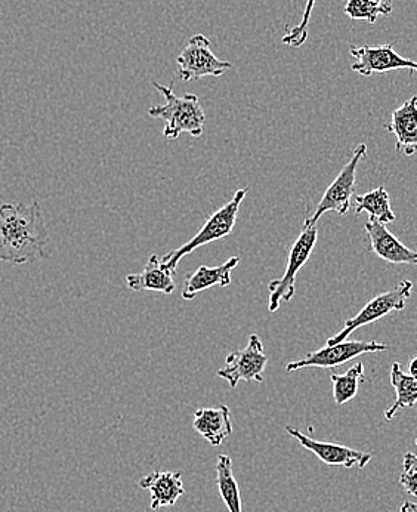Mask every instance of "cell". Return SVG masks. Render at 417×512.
Masks as SVG:
<instances>
[{
	"label": "cell",
	"mask_w": 417,
	"mask_h": 512,
	"mask_svg": "<svg viewBox=\"0 0 417 512\" xmlns=\"http://www.w3.org/2000/svg\"><path fill=\"white\" fill-rule=\"evenodd\" d=\"M48 243L39 202L0 206V261L21 265L45 258Z\"/></svg>",
	"instance_id": "obj_1"
},
{
	"label": "cell",
	"mask_w": 417,
	"mask_h": 512,
	"mask_svg": "<svg viewBox=\"0 0 417 512\" xmlns=\"http://www.w3.org/2000/svg\"><path fill=\"white\" fill-rule=\"evenodd\" d=\"M153 86L165 97L166 103L151 107L148 114L165 122L163 137L166 140H178L181 134H188L194 138L202 137L206 114L197 95L187 94L178 97L169 86L157 82H154Z\"/></svg>",
	"instance_id": "obj_2"
},
{
	"label": "cell",
	"mask_w": 417,
	"mask_h": 512,
	"mask_svg": "<svg viewBox=\"0 0 417 512\" xmlns=\"http://www.w3.org/2000/svg\"><path fill=\"white\" fill-rule=\"evenodd\" d=\"M246 194L247 188L237 190L230 202L225 203L222 208H219L218 211L210 215L193 239L188 240L184 245L179 246V248L163 256V264L175 274L176 268H178V264L184 256L191 254V252L196 251V249L202 248V246L209 245V243L230 236V234L233 233L234 225H236L237 222V215H239L240 205H242Z\"/></svg>",
	"instance_id": "obj_3"
},
{
	"label": "cell",
	"mask_w": 417,
	"mask_h": 512,
	"mask_svg": "<svg viewBox=\"0 0 417 512\" xmlns=\"http://www.w3.org/2000/svg\"><path fill=\"white\" fill-rule=\"evenodd\" d=\"M317 240V225H311V227H304L298 239L293 243L289 259H287L286 271H284L280 279L273 280L268 285V291H270L268 310H270V313H276L278 308H280L281 302L292 301L296 291V276H298L302 267L307 264L311 255H313Z\"/></svg>",
	"instance_id": "obj_4"
},
{
	"label": "cell",
	"mask_w": 417,
	"mask_h": 512,
	"mask_svg": "<svg viewBox=\"0 0 417 512\" xmlns=\"http://www.w3.org/2000/svg\"><path fill=\"white\" fill-rule=\"evenodd\" d=\"M367 146L360 144L352 153L351 159L345 163L338 177L329 185L321 197L320 203L314 209L311 218L305 220L304 227L317 225L318 220L327 212H336L339 215H347L351 209L352 199L355 196V181H357V168L363 157H366Z\"/></svg>",
	"instance_id": "obj_5"
},
{
	"label": "cell",
	"mask_w": 417,
	"mask_h": 512,
	"mask_svg": "<svg viewBox=\"0 0 417 512\" xmlns=\"http://www.w3.org/2000/svg\"><path fill=\"white\" fill-rule=\"evenodd\" d=\"M413 283L409 280H403L397 288L391 291L381 293L375 296L372 301L367 302L366 307L357 314V316L348 319L345 322L344 329L338 335L330 336L326 345L339 344V342L347 341L349 335L355 330L364 328V326L372 325L383 317L388 316L392 311H403L406 308L407 301L412 296Z\"/></svg>",
	"instance_id": "obj_6"
},
{
	"label": "cell",
	"mask_w": 417,
	"mask_h": 512,
	"mask_svg": "<svg viewBox=\"0 0 417 512\" xmlns=\"http://www.w3.org/2000/svg\"><path fill=\"white\" fill-rule=\"evenodd\" d=\"M179 76L184 82L203 79V77H219L228 72L233 64L219 60L212 49L210 40L205 35H194L188 40L187 46L182 49L176 58Z\"/></svg>",
	"instance_id": "obj_7"
},
{
	"label": "cell",
	"mask_w": 417,
	"mask_h": 512,
	"mask_svg": "<svg viewBox=\"0 0 417 512\" xmlns=\"http://www.w3.org/2000/svg\"><path fill=\"white\" fill-rule=\"evenodd\" d=\"M268 357L264 345L256 333L249 336V342L243 350L234 351L225 359V366L216 372L219 378L236 388L240 381L264 382L265 367Z\"/></svg>",
	"instance_id": "obj_8"
},
{
	"label": "cell",
	"mask_w": 417,
	"mask_h": 512,
	"mask_svg": "<svg viewBox=\"0 0 417 512\" xmlns=\"http://www.w3.org/2000/svg\"><path fill=\"white\" fill-rule=\"evenodd\" d=\"M388 350V345L376 341H342L339 344L326 345L320 350L307 354L304 359L287 363L286 372L292 373L305 367H321L335 369L344 363L351 362L363 354L379 353Z\"/></svg>",
	"instance_id": "obj_9"
},
{
	"label": "cell",
	"mask_w": 417,
	"mask_h": 512,
	"mask_svg": "<svg viewBox=\"0 0 417 512\" xmlns=\"http://www.w3.org/2000/svg\"><path fill=\"white\" fill-rule=\"evenodd\" d=\"M286 431L290 437L298 440L302 447L310 450L323 464L329 465V467H342L351 470L354 467L364 468L372 461V453L351 449L344 444L311 439L292 425H287Z\"/></svg>",
	"instance_id": "obj_10"
},
{
	"label": "cell",
	"mask_w": 417,
	"mask_h": 512,
	"mask_svg": "<svg viewBox=\"0 0 417 512\" xmlns=\"http://www.w3.org/2000/svg\"><path fill=\"white\" fill-rule=\"evenodd\" d=\"M351 57L355 58L352 72L370 77L375 73H388L394 70H416L417 64L409 58L401 57L391 43L381 46H351Z\"/></svg>",
	"instance_id": "obj_11"
},
{
	"label": "cell",
	"mask_w": 417,
	"mask_h": 512,
	"mask_svg": "<svg viewBox=\"0 0 417 512\" xmlns=\"http://www.w3.org/2000/svg\"><path fill=\"white\" fill-rule=\"evenodd\" d=\"M369 236L370 251L375 252L383 261L395 265H416L417 254L397 239L385 224L369 220L364 225Z\"/></svg>",
	"instance_id": "obj_12"
},
{
	"label": "cell",
	"mask_w": 417,
	"mask_h": 512,
	"mask_svg": "<svg viewBox=\"0 0 417 512\" xmlns=\"http://www.w3.org/2000/svg\"><path fill=\"white\" fill-rule=\"evenodd\" d=\"M240 264L239 256L225 261L218 267H208V265H200L194 273L185 279L184 289H182V299L185 301H193L199 293L209 291L215 288H227L231 285V273L236 270Z\"/></svg>",
	"instance_id": "obj_13"
},
{
	"label": "cell",
	"mask_w": 417,
	"mask_h": 512,
	"mask_svg": "<svg viewBox=\"0 0 417 512\" xmlns=\"http://www.w3.org/2000/svg\"><path fill=\"white\" fill-rule=\"evenodd\" d=\"M139 487L151 493V510L163 507H174L176 501L184 495L182 473L171 471H154L139 480Z\"/></svg>",
	"instance_id": "obj_14"
},
{
	"label": "cell",
	"mask_w": 417,
	"mask_h": 512,
	"mask_svg": "<svg viewBox=\"0 0 417 512\" xmlns=\"http://www.w3.org/2000/svg\"><path fill=\"white\" fill-rule=\"evenodd\" d=\"M126 286L135 292H159L165 295H172L176 288L174 273L163 264L159 255L150 256L142 273L129 274Z\"/></svg>",
	"instance_id": "obj_15"
},
{
	"label": "cell",
	"mask_w": 417,
	"mask_h": 512,
	"mask_svg": "<svg viewBox=\"0 0 417 512\" xmlns=\"http://www.w3.org/2000/svg\"><path fill=\"white\" fill-rule=\"evenodd\" d=\"M416 97L392 111L391 123L386 126L395 137V150L406 156H413L417 150V107Z\"/></svg>",
	"instance_id": "obj_16"
},
{
	"label": "cell",
	"mask_w": 417,
	"mask_h": 512,
	"mask_svg": "<svg viewBox=\"0 0 417 512\" xmlns=\"http://www.w3.org/2000/svg\"><path fill=\"white\" fill-rule=\"evenodd\" d=\"M193 427L210 446H221L233 433L230 409L224 404L197 409L193 416Z\"/></svg>",
	"instance_id": "obj_17"
},
{
	"label": "cell",
	"mask_w": 417,
	"mask_h": 512,
	"mask_svg": "<svg viewBox=\"0 0 417 512\" xmlns=\"http://www.w3.org/2000/svg\"><path fill=\"white\" fill-rule=\"evenodd\" d=\"M391 384L397 394V399L386 409V421H392L401 409H412L417 402L416 378L409 373H404L398 362L392 363L391 366Z\"/></svg>",
	"instance_id": "obj_18"
},
{
	"label": "cell",
	"mask_w": 417,
	"mask_h": 512,
	"mask_svg": "<svg viewBox=\"0 0 417 512\" xmlns=\"http://www.w3.org/2000/svg\"><path fill=\"white\" fill-rule=\"evenodd\" d=\"M355 214L360 215L363 212L369 214L370 220L381 222V224H389L395 221V214L392 212L391 199H389L388 191L385 187L375 188L366 194H355L354 199Z\"/></svg>",
	"instance_id": "obj_19"
},
{
	"label": "cell",
	"mask_w": 417,
	"mask_h": 512,
	"mask_svg": "<svg viewBox=\"0 0 417 512\" xmlns=\"http://www.w3.org/2000/svg\"><path fill=\"white\" fill-rule=\"evenodd\" d=\"M216 486L222 501L230 512L242 511V498H240L239 483L233 473V461L230 456H219L216 462Z\"/></svg>",
	"instance_id": "obj_20"
},
{
	"label": "cell",
	"mask_w": 417,
	"mask_h": 512,
	"mask_svg": "<svg viewBox=\"0 0 417 512\" xmlns=\"http://www.w3.org/2000/svg\"><path fill=\"white\" fill-rule=\"evenodd\" d=\"M330 381L333 384V399L335 403L345 404L351 402L358 393V387L364 381L363 363H355L344 375H338L335 370H330Z\"/></svg>",
	"instance_id": "obj_21"
},
{
	"label": "cell",
	"mask_w": 417,
	"mask_h": 512,
	"mask_svg": "<svg viewBox=\"0 0 417 512\" xmlns=\"http://www.w3.org/2000/svg\"><path fill=\"white\" fill-rule=\"evenodd\" d=\"M344 12L351 20H361L375 24L381 15L391 14L392 9L376 5L372 0H348Z\"/></svg>",
	"instance_id": "obj_22"
},
{
	"label": "cell",
	"mask_w": 417,
	"mask_h": 512,
	"mask_svg": "<svg viewBox=\"0 0 417 512\" xmlns=\"http://www.w3.org/2000/svg\"><path fill=\"white\" fill-rule=\"evenodd\" d=\"M315 0H307L304 15L301 23L290 29L281 39L283 45L292 46V48H301L308 39V26H310L311 15H313Z\"/></svg>",
	"instance_id": "obj_23"
},
{
	"label": "cell",
	"mask_w": 417,
	"mask_h": 512,
	"mask_svg": "<svg viewBox=\"0 0 417 512\" xmlns=\"http://www.w3.org/2000/svg\"><path fill=\"white\" fill-rule=\"evenodd\" d=\"M400 484L410 496L417 495V458L415 453L404 455V468L400 476Z\"/></svg>",
	"instance_id": "obj_24"
},
{
	"label": "cell",
	"mask_w": 417,
	"mask_h": 512,
	"mask_svg": "<svg viewBox=\"0 0 417 512\" xmlns=\"http://www.w3.org/2000/svg\"><path fill=\"white\" fill-rule=\"evenodd\" d=\"M398 512H417L415 502H404V504L401 505L400 511Z\"/></svg>",
	"instance_id": "obj_25"
},
{
	"label": "cell",
	"mask_w": 417,
	"mask_h": 512,
	"mask_svg": "<svg viewBox=\"0 0 417 512\" xmlns=\"http://www.w3.org/2000/svg\"><path fill=\"white\" fill-rule=\"evenodd\" d=\"M416 363H417V357H413L412 360H410V372L409 375L415 376L416 378Z\"/></svg>",
	"instance_id": "obj_26"
},
{
	"label": "cell",
	"mask_w": 417,
	"mask_h": 512,
	"mask_svg": "<svg viewBox=\"0 0 417 512\" xmlns=\"http://www.w3.org/2000/svg\"><path fill=\"white\" fill-rule=\"evenodd\" d=\"M373 3H376V5L385 6V8H391L392 9V0H372Z\"/></svg>",
	"instance_id": "obj_27"
}]
</instances>
